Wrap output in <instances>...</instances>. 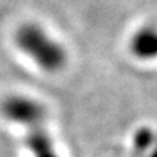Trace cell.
Returning a JSON list of instances; mask_svg holds the SVG:
<instances>
[{"mask_svg":"<svg viewBox=\"0 0 157 157\" xmlns=\"http://www.w3.org/2000/svg\"><path fill=\"white\" fill-rule=\"evenodd\" d=\"M15 41L21 52L44 71L56 73L67 64L66 48L39 25H22L16 31Z\"/></svg>","mask_w":157,"mask_h":157,"instance_id":"cell-1","label":"cell"},{"mask_svg":"<svg viewBox=\"0 0 157 157\" xmlns=\"http://www.w3.org/2000/svg\"><path fill=\"white\" fill-rule=\"evenodd\" d=\"M0 111L6 119L25 128L47 122V109L42 103L32 98L15 95L2 102Z\"/></svg>","mask_w":157,"mask_h":157,"instance_id":"cell-2","label":"cell"},{"mask_svg":"<svg viewBox=\"0 0 157 157\" xmlns=\"http://www.w3.org/2000/svg\"><path fill=\"white\" fill-rule=\"evenodd\" d=\"M129 51L137 60H157V26L148 25L137 29L129 39Z\"/></svg>","mask_w":157,"mask_h":157,"instance_id":"cell-3","label":"cell"},{"mask_svg":"<svg viewBox=\"0 0 157 157\" xmlns=\"http://www.w3.org/2000/svg\"><path fill=\"white\" fill-rule=\"evenodd\" d=\"M26 129V147L31 151L32 157H58L54 141L51 140V137L47 132L45 124H39L29 127Z\"/></svg>","mask_w":157,"mask_h":157,"instance_id":"cell-4","label":"cell"},{"mask_svg":"<svg viewBox=\"0 0 157 157\" xmlns=\"http://www.w3.org/2000/svg\"><path fill=\"white\" fill-rule=\"evenodd\" d=\"M156 131L150 127H141L132 135V154L134 157H146L156 140Z\"/></svg>","mask_w":157,"mask_h":157,"instance_id":"cell-5","label":"cell"},{"mask_svg":"<svg viewBox=\"0 0 157 157\" xmlns=\"http://www.w3.org/2000/svg\"><path fill=\"white\" fill-rule=\"evenodd\" d=\"M146 157H157V134H156V140H154V144H153L151 148L148 150V153L146 154Z\"/></svg>","mask_w":157,"mask_h":157,"instance_id":"cell-6","label":"cell"}]
</instances>
